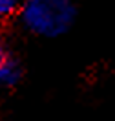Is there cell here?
Wrapping results in <instances>:
<instances>
[{"instance_id":"1","label":"cell","mask_w":115,"mask_h":121,"mask_svg":"<svg viewBox=\"0 0 115 121\" xmlns=\"http://www.w3.org/2000/svg\"><path fill=\"white\" fill-rule=\"evenodd\" d=\"M18 20L28 33L40 39L66 35L77 20L75 0H24Z\"/></svg>"},{"instance_id":"2","label":"cell","mask_w":115,"mask_h":121,"mask_svg":"<svg viewBox=\"0 0 115 121\" xmlns=\"http://www.w3.org/2000/svg\"><path fill=\"white\" fill-rule=\"evenodd\" d=\"M24 68L13 48L0 37V88H15L22 81Z\"/></svg>"},{"instance_id":"3","label":"cell","mask_w":115,"mask_h":121,"mask_svg":"<svg viewBox=\"0 0 115 121\" xmlns=\"http://www.w3.org/2000/svg\"><path fill=\"white\" fill-rule=\"evenodd\" d=\"M20 0H0V22H6L20 13Z\"/></svg>"}]
</instances>
